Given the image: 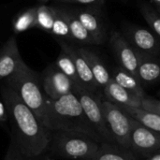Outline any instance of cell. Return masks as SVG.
Instances as JSON below:
<instances>
[{"instance_id":"cell-20","label":"cell","mask_w":160,"mask_h":160,"mask_svg":"<svg viewBox=\"0 0 160 160\" xmlns=\"http://www.w3.org/2000/svg\"><path fill=\"white\" fill-rule=\"evenodd\" d=\"M91 160H137L129 150L115 144L106 142L100 143V146Z\"/></svg>"},{"instance_id":"cell-14","label":"cell","mask_w":160,"mask_h":160,"mask_svg":"<svg viewBox=\"0 0 160 160\" xmlns=\"http://www.w3.org/2000/svg\"><path fill=\"white\" fill-rule=\"evenodd\" d=\"M104 94L109 99V101L120 105V106H128V107H142V99L138 96L129 92L128 90L122 87L118 84L112 78V80L103 87Z\"/></svg>"},{"instance_id":"cell-8","label":"cell","mask_w":160,"mask_h":160,"mask_svg":"<svg viewBox=\"0 0 160 160\" xmlns=\"http://www.w3.org/2000/svg\"><path fill=\"white\" fill-rule=\"evenodd\" d=\"M110 42L120 63V66L128 70L129 73L134 75L136 78H138V67L141 59V54L119 32L112 31L111 33Z\"/></svg>"},{"instance_id":"cell-27","label":"cell","mask_w":160,"mask_h":160,"mask_svg":"<svg viewBox=\"0 0 160 160\" xmlns=\"http://www.w3.org/2000/svg\"><path fill=\"white\" fill-rule=\"evenodd\" d=\"M60 3H68V4H81V5H92L103 2L104 0H54Z\"/></svg>"},{"instance_id":"cell-28","label":"cell","mask_w":160,"mask_h":160,"mask_svg":"<svg viewBox=\"0 0 160 160\" xmlns=\"http://www.w3.org/2000/svg\"><path fill=\"white\" fill-rule=\"evenodd\" d=\"M8 119V112L7 110V107L5 105V102L0 99V122L5 123Z\"/></svg>"},{"instance_id":"cell-32","label":"cell","mask_w":160,"mask_h":160,"mask_svg":"<svg viewBox=\"0 0 160 160\" xmlns=\"http://www.w3.org/2000/svg\"><path fill=\"white\" fill-rule=\"evenodd\" d=\"M158 13L160 14V7H158Z\"/></svg>"},{"instance_id":"cell-2","label":"cell","mask_w":160,"mask_h":160,"mask_svg":"<svg viewBox=\"0 0 160 160\" xmlns=\"http://www.w3.org/2000/svg\"><path fill=\"white\" fill-rule=\"evenodd\" d=\"M49 111V129L82 133L102 143V140L88 121L78 97L71 92L56 99L47 97Z\"/></svg>"},{"instance_id":"cell-3","label":"cell","mask_w":160,"mask_h":160,"mask_svg":"<svg viewBox=\"0 0 160 160\" xmlns=\"http://www.w3.org/2000/svg\"><path fill=\"white\" fill-rule=\"evenodd\" d=\"M4 82L9 85L18 94L24 104L49 129L47 96L42 89L39 73L31 69L23 61L17 71L5 79Z\"/></svg>"},{"instance_id":"cell-16","label":"cell","mask_w":160,"mask_h":160,"mask_svg":"<svg viewBox=\"0 0 160 160\" xmlns=\"http://www.w3.org/2000/svg\"><path fill=\"white\" fill-rule=\"evenodd\" d=\"M81 54L86 60L87 64L89 65L94 78L98 85V87H104L111 80L112 76L109 73L108 69L100 60V58L91 50L84 48V47H77Z\"/></svg>"},{"instance_id":"cell-33","label":"cell","mask_w":160,"mask_h":160,"mask_svg":"<svg viewBox=\"0 0 160 160\" xmlns=\"http://www.w3.org/2000/svg\"><path fill=\"white\" fill-rule=\"evenodd\" d=\"M47 160H52V159H47Z\"/></svg>"},{"instance_id":"cell-10","label":"cell","mask_w":160,"mask_h":160,"mask_svg":"<svg viewBox=\"0 0 160 160\" xmlns=\"http://www.w3.org/2000/svg\"><path fill=\"white\" fill-rule=\"evenodd\" d=\"M124 37L141 54L153 57L159 52L160 43L157 37L143 27L128 26L125 29Z\"/></svg>"},{"instance_id":"cell-1","label":"cell","mask_w":160,"mask_h":160,"mask_svg":"<svg viewBox=\"0 0 160 160\" xmlns=\"http://www.w3.org/2000/svg\"><path fill=\"white\" fill-rule=\"evenodd\" d=\"M0 90L21 153L28 158L40 156L51 145L52 132L40 122L9 85L3 82Z\"/></svg>"},{"instance_id":"cell-19","label":"cell","mask_w":160,"mask_h":160,"mask_svg":"<svg viewBox=\"0 0 160 160\" xmlns=\"http://www.w3.org/2000/svg\"><path fill=\"white\" fill-rule=\"evenodd\" d=\"M159 78V63L153 60L152 56L141 54V59L138 67V79L141 83H151L158 81Z\"/></svg>"},{"instance_id":"cell-29","label":"cell","mask_w":160,"mask_h":160,"mask_svg":"<svg viewBox=\"0 0 160 160\" xmlns=\"http://www.w3.org/2000/svg\"><path fill=\"white\" fill-rule=\"evenodd\" d=\"M146 160H160V151L155 154H152L151 156L148 157V158Z\"/></svg>"},{"instance_id":"cell-17","label":"cell","mask_w":160,"mask_h":160,"mask_svg":"<svg viewBox=\"0 0 160 160\" xmlns=\"http://www.w3.org/2000/svg\"><path fill=\"white\" fill-rule=\"evenodd\" d=\"M112 78L122 87L138 96L141 98L145 97V93L142 87L141 82L134 75L123 68L121 66L114 68Z\"/></svg>"},{"instance_id":"cell-6","label":"cell","mask_w":160,"mask_h":160,"mask_svg":"<svg viewBox=\"0 0 160 160\" xmlns=\"http://www.w3.org/2000/svg\"><path fill=\"white\" fill-rule=\"evenodd\" d=\"M73 92L78 97L88 121L99 135L102 142L110 144H116L108 128L101 101H99L92 92L86 90L82 86H75Z\"/></svg>"},{"instance_id":"cell-18","label":"cell","mask_w":160,"mask_h":160,"mask_svg":"<svg viewBox=\"0 0 160 160\" xmlns=\"http://www.w3.org/2000/svg\"><path fill=\"white\" fill-rule=\"evenodd\" d=\"M120 106V105H119ZM128 115L134 118L139 123L142 124L146 128L155 130L160 133V115L158 113L152 112L142 107H128V106H120Z\"/></svg>"},{"instance_id":"cell-26","label":"cell","mask_w":160,"mask_h":160,"mask_svg":"<svg viewBox=\"0 0 160 160\" xmlns=\"http://www.w3.org/2000/svg\"><path fill=\"white\" fill-rule=\"evenodd\" d=\"M142 108L160 115V101L146 96L142 99Z\"/></svg>"},{"instance_id":"cell-12","label":"cell","mask_w":160,"mask_h":160,"mask_svg":"<svg viewBox=\"0 0 160 160\" xmlns=\"http://www.w3.org/2000/svg\"><path fill=\"white\" fill-rule=\"evenodd\" d=\"M22 62L16 38L10 36L0 48V81L15 73Z\"/></svg>"},{"instance_id":"cell-15","label":"cell","mask_w":160,"mask_h":160,"mask_svg":"<svg viewBox=\"0 0 160 160\" xmlns=\"http://www.w3.org/2000/svg\"><path fill=\"white\" fill-rule=\"evenodd\" d=\"M56 7L58 8L59 11L61 12V14L66 19L68 24L73 41H77L83 44H96V41L93 38V37L82 25L80 20L74 15L70 8L64 7V6H56Z\"/></svg>"},{"instance_id":"cell-30","label":"cell","mask_w":160,"mask_h":160,"mask_svg":"<svg viewBox=\"0 0 160 160\" xmlns=\"http://www.w3.org/2000/svg\"><path fill=\"white\" fill-rule=\"evenodd\" d=\"M40 4H45L46 2H48V1H50V0H38Z\"/></svg>"},{"instance_id":"cell-21","label":"cell","mask_w":160,"mask_h":160,"mask_svg":"<svg viewBox=\"0 0 160 160\" xmlns=\"http://www.w3.org/2000/svg\"><path fill=\"white\" fill-rule=\"evenodd\" d=\"M11 26L14 34H20L37 27V6L19 11L12 19Z\"/></svg>"},{"instance_id":"cell-13","label":"cell","mask_w":160,"mask_h":160,"mask_svg":"<svg viewBox=\"0 0 160 160\" xmlns=\"http://www.w3.org/2000/svg\"><path fill=\"white\" fill-rule=\"evenodd\" d=\"M70 9L93 37L96 44H101L105 41L106 30L100 16L96 11L79 8H70Z\"/></svg>"},{"instance_id":"cell-9","label":"cell","mask_w":160,"mask_h":160,"mask_svg":"<svg viewBox=\"0 0 160 160\" xmlns=\"http://www.w3.org/2000/svg\"><path fill=\"white\" fill-rule=\"evenodd\" d=\"M130 143L132 150L149 157L160 151V133L146 128L134 119L130 134Z\"/></svg>"},{"instance_id":"cell-31","label":"cell","mask_w":160,"mask_h":160,"mask_svg":"<svg viewBox=\"0 0 160 160\" xmlns=\"http://www.w3.org/2000/svg\"><path fill=\"white\" fill-rule=\"evenodd\" d=\"M153 1H154V2L158 6V7H160V0H153Z\"/></svg>"},{"instance_id":"cell-7","label":"cell","mask_w":160,"mask_h":160,"mask_svg":"<svg viewBox=\"0 0 160 160\" xmlns=\"http://www.w3.org/2000/svg\"><path fill=\"white\" fill-rule=\"evenodd\" d=\"M40 83L45 95L52 98L56 99L62 96L73 92V82L64 74L55 64H51L39 73Z\"/></svg>"},{"instance_id":"cell-4","label":"cell","mask_w":160,"mask_h":160,"mask_svg":"<svg viewBox=\"0 0 160 160\" xmlns=\"http://www.w3.org/2000/svg\"><path fill=\"white\" fill-rule=\"evenodd\" d=\"M52 133V149L64 158L91 160L100 146L99 142L85 134L66 131H54Z\"/></svg>"},{"instance_id":"cell-11","label":"cell","mask_w":160,"mask_h":160,"mask_svg":"<svg viewBox=\"0 0 160 160\" xmlns=\"http://www.w3.org/2000/svg\"><path fill=\"white\" fill-rule=\"evenodd\" d=\"M56 39H57L58 44L60 45L61 50L66 51L71 56L75 64L76 70H77V73H78V76H79V79L82 87H84L86 90L90 92L95 91L98 87V85L94 78V75L92 73V70L89 65L87 64L83 56L81 54L78 48L73 45H70V43L67 40H64L61 38H56Z\"/></svg>"},{"instance_id":"cell-23","label":"cell","mask_w":160,"mask_h":160,"mask_svg":"<svg viewBox=\"0 0 160 160\" xmlns=\"http://www.w3.org/2000/svg\"><path fill=\"white\" fill-rule=\"evenodd\" d=\"M55 18L53 6L39 4L37 6V27L51 34Z\"/></svg>"},{"instance_id":"cell-25","label":"cell","mask_w":160,"mask_h":160,"mask_svg":"<svg viewBox=\"0 0 160 160\" xmlns=\"http://www.w3.org/2000/svg\"><path fill=\"white\" fill-rule=\"evenodd\" d=\"M141 12L149 24V26L152 28V30L160 37V14L155 12L151 8H149L146 6H143L141 8Z\"/></svg>"},{"instance_id":"cell-22","label":"cell","mask_w":160,"mask_h":160,"mask_svg":"<svg viewBox=\"0 0 160 160\" xmlns=\"http://www.w3.org/2000/svg\"><path fill=\"white\" fill-rule=\"evenodd\" d=\"M54 64L64 74H66L73 82L74 87L75 86H82L80 82L75 64H74L71 56L66 51L61 50Z\"/></svg>"},{"instance_id":"cell-24","label":"cell","mask_w":160,"mask_h":160,"mask_svg":"<svg viewBox=\"0 0 160 160\" xmlns=\"http://www.w3.org/2000/svg\"><path fill=\"white\" fill-rule=\"evenodd\" d=\"M55 10V18L52 24V32L51 34L55 37V38H61L67 41H73L68 24L66 21V19L63 17L61 12L59 11L58 8L56 6H53Z\"/></svg>"},{"instance_id":"cell-5","label":"cell","mask_w":160,"mask_h":160,"mask_svg":"<svg viewBox=\"0 0 160 160\" xmlns=\"http://www.w3.org/2000/svg\"><path fill=\"white\" fill-rule=\"evenodd\" d=\"M101 106L108 128L115 143L118 146L130 150V134L134 119L119 105L109 100L101 101Z\"/></svg>"}]
</instances>
